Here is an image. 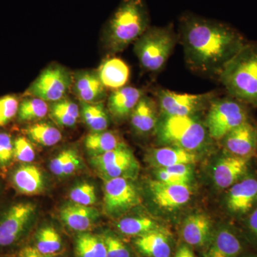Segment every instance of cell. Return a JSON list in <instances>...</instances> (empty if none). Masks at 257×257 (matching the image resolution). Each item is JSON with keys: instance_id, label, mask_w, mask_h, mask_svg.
<instances>
[{"instance_id": "cell-1", "label": "cell", "mask_w": 257, "mask_h": 257, "mask_svg": "<svg viewBox=\"0 0 257 257\" xmlns=\"http://www.w3.org/2000/svg\"><path fill=\"white\" fill-rule=\"evenodd\" d=\"M180 38L189 68L206 75H218L246 41L227 24L197 15L180 20Z\"/></svg>"}, {"instance_id": "cell-2", "label": "cell", "mask_w": 257, "mask_h": 257, "mask_svg": "<svg viewBox=\"0 0 257 257\" xmlns=\"http://www.w3.org/2000/svg\"><path fill=\"white\" fill-rule=\"evenodd\" d=\"M150 28V15L144 0H121L108 21L104 38L111 54L121 52Z\"/></svg>"}, {"instance_id": "cell-3", "label": "cell", "mask_w": 257, "mask_h": 257, "mask_svg": "<svg viewBox=\"0 0 257 257\" xmlns=\"http://www.w3.org/2000/svg\"><path fill=\"white\" fill-rule=\"evenodd\" d=\"M219 77L229 96L257 108V42H246Z\"/></svg>"}, {"instance_id": "cell-4", "label": "cell", "mask_w": 257, "mask_h": 257, "mask_svg": "<svg viewBox=\"0 0 257 257\" xmlns=\"http://www.w3.org/2000/svg\"><path fill=\"white\" fill-rule=\"evenodd\" d=\"M155 131L158 141L165 146L179 147L193 152L204 149L211 139L205 124L196 115L162 114Z\"/></svg>"}, {"instance_id": "cell-5", "label": "cell", "mask_w": 257, "mask_h": 257, "mask_svg": "<svg viewBox=\"0 0 257 257\" xmlns=\"http://www.w3.org/2000/svg\"><path fill=\"white\" fill-rule=\"evenodd\" d=\"M176 38L172 25L147 29L134 47L142 67L152 72L163 69L175 48Z\"/></svg>"}, {"instance_id": "cell-6", "label": "cell", "mask_w": 257, "mask_h": 257, "mask_svg": "<svg viewBox=\"0 0 257 257\" xmlns=\"http://www.w3.org/2000/svg\"><path fill=\"white\" fill-rule=\"evenodd\" d=\"M247 106L231 96L216 98L208 108L204 123L210 138L221 140L230 132L249 120Z\"/></svg>"}, {"instance_id": "cell-7", "label": "cell", "mask_w": 257, "mask_h": 257, "mask_svg": "<svg viewBox=\"0 0 257 257\" xmlns=\"http://www.w3.org/2000/svg\"><path fill=\"white\" fill-rule=\"evenodd\" d=\"M37 214L30 202H20L7 208L0 214V248L11 247L28 232Z\"/></svg>"}, {"instance_id": "cell-8", "label": "cell", "mask_w": 257, "mask_h": 257, "mask_svg": "<svg viewBox=\"0 0 257 257\" xmlns=\"http://www.w3.org/2000/svg\"><path fill=\"white\" fill-rule=\"evenodd\" d=\"M140 203V193L132 179L117 177L104 181V210L109 217H119Z\"/></svg>"}, {"instance_id": "cell-9", "label": "cell", "mask_w": 257, "mask_h": 257, "mask_svg": "<svg viewBox=\"0 0 257 257\" xmlns=\"http://www.w3.org/2000/svg\"><path fill=\"white\" fill-rule=\"evenodd\" d=\"M90 162L104 181L117 177L132 179L139 170L138 161L125 144L102 155L91 157Z\"/></svg>"}, {"instance_id": "cell-10", "label": "cell", "mask_w": 257, "mask_h": 257, "mask_svg": "<svg viewBox=\"0 0 257 257\" xmlns=\"http://www.w3.org/2000/svg\"><path fill=\"white\" fill-rule=\"evenodd\" d=\"M162 114L169 116H190L209 108L216 98L215 93L185 94L168 89H161L157 94Z\"/></svg>"}, {"instance_id": "cell-11", "label": "cell", "mask_w": 257, "mask_h": 257, "mask_svg": "<svg viewBox=\"0 0 257 257\" xmlns=\"http://www.w3.org/2000/svg\"><path fill=\"white\" fill-rule=\"evenodd\" d=\"M73 77L59 65H52L39 75L27 91L29 96L55 102L65 98L72 88Z\"/></svg>"}, {"instance_id": "cell-12", "label": "cell", "mask_w": 257, "mask_h": 257, "mask_svg": "<svg viewBox=\"0 0 257 257\" xmlns=\"http://www.w3.org/2000/svg\"><path fill=\"white\" fill-rule=\"evenodd\" d=\"M257 203V179L244 177L229 187L226 199L228 210L235 215H244Z\"/></svg>"}, {"instance_id": "cell-13", "label": "cell", "mask_w": 257, "mask_h": 257, "mask_svg": "<svg viewBox=\"0 0 257 257\" xmlns=\"http://www.w3.org/2000/svg\"><path fill=\"white\" fill-rule=\"evenodd\" d=\"M150 189L155 202L167 210L182 207L192 196L189 184H167L155 179L150 182Z\"/></svg>"}, {"instance_id": "cell-14", "label": "cell", "mask_w": 257, "mask_h": 257, "mask_svg": "<svg viewBox=\"0 0 257 257\" xmlns=\"http://www.w3.org/2000/svg\"><path fill=\"white\" fill-rule=\"evenodd\" d=\"M221 140L230 155L249 159L256 152V126L248 120Z\"/></svg>"}, {"instance_id": "cell-15", "label": "cell", "mask_w": 257, "mask_h": 257, "mask_svg": "<svg viewBox=\"0 0 257 257\" xmlns=\"http://www.w3.org/2000/svg\"><path fill=\"white\" fill-rule=\"evenodd\" d=\"M248 158L226 155L219 159L213 170L214 183L220 189H227L237 182L247 171Z\"/></svg>"}, {"instance_id": "cell-16", "label": "cell", "mask_w": 257, "mask_h": 257, "mask_svg": "<svg viewBox=\"0 0 257 257\" xmlns=\"http://www.w3.org/2000/svg\"><path fill=\"white\" fill-rule=\"evenodd\" d=\"M71 89L81 102L99 103L106 96V87L97 72L84 71L76 74Z\"/></svg>"}, {"instance_id": "cell-17", "label": "cell", "mask_w": 257, "mask_h": 257, "mask_svg": "<svg viewBox=\"0 0 257 257\" xmlns=\"http://www.w3.org/2000/svg\"><path fill=\"white\" fill-rule=\"evenodd\" d=\"M60 219L69 229L79 232H87L99 218V211L92 206L69 204L60 211Z\"/></svg>"}, {"instance_id": "cell-18", "label": "cell", "mask_w": 257, "mask_h": 257, "mask_svg": "<svg viewBox=\"0 0 257 257\" xmlns=\"http://www.w3.org/2000/svg\"><path fill=\"white\" fill-rule=\"evenodd\" d=\"M144 94L138 88L124 86L114 90L108 99V109L116 120H123L130 116L135 106Z\"/></svg>"}, {"instance_id": "cell-19", "label": "cell", "mask_w": 257, "mask_h": 257, "mask_svg": "<svg viewBox=\"0 0 257 257\" xmlns=\"http://www.w3.org/2000/svg\"><path fill=\"white\" fill-rule=\"evenodd\" d=\"M195 152L173 146L152 149L147 155V160L157 168H166L179 165H192L197 162Z\"/></svg>"}, {"instance_id": "cell-20", "label": "cell", "mask_w": 257, "mask_h": 257, "mask_svg": "<svg viewBox=\"0 0 257 257\" xmlns=\"http://www.w3.org/2000/svg\"><path fill=\"white\" fill-rule=\"evenodd\" d=\"M131 124L138 135H147L156 130L159 118L156 101L144 95L130 115Z\"/></svg>"}, {"instance_id": "cell-21", "label": "cell", "mask_w": 257, "mask_h": 257, "mask_svg": "<svg viewBox=\"0 0 257 257\" xmlns=\"http://www.w3.org/2000/svg\"><path fill=\"white\" fill-rule=\"evenodd\" d=\"M12 182L19 192L26 195L39 194L44 189L41 171L30 164H23L17 167L12 175Z\"/></svg>"}, {"instance_id": "cell-22", "label": "cell", "mask_w": 257, "mask_h": 257, "mask_svg": "<svg viewBox=\"0 0 257 257\" xmlns=\"http://www.w3.org/2000/svg\"><path fill=\"white\" fill-rule=\"evenodd\" d=\"M242 250L241 241L228 228H221L213 235L204 257H238Z\"/></svg>"}, {"instance_id": "cell-23", "label": "cell", "mask_w": 257, "mask_h": 257, "mask_svg": "<svg viewBox=\"0 0 257 257\" xmlns=\"http://www.w3.org/2000/svg\"><path fill=\"white\" fill-rule=\"evenodd\" d=\"M211 221L207 215L195 214L187 216L182 227V236L187 244L202 246L210 239Z\"/></svg>"}, {"instance_id": "cell-24", "label": "cell", "mask_w": 257, "mask_h": 257, "mask_svg": "<svg viewBox=\"0 0 257 257\" xmlns=\"http://www.w3.org/2000/svg\"><path fill=\"white\" fill-rule=\"evenodd\" d=\"M97 74L106 89L116 90L124 87L127 83L130 70L124 61L116 57H111L101 64Z\"/></svg>"}, {"instance_id": "cell-25", "label": "cell", "mask_w": 257, "mask_h": 257, "mask_svg": "<svg viewBox=\"0 0 257 257\" xmlns=\"http://www.w3.org/2000/svg\"><path fill=\"white\" fill-rule=\"evenodd\" d=\"M135 245L139 251L148 257H170V239L162 229L152 230L138 236Z\"/></svg>"}, {"instance_id": "cell-26", "label": "cell", "mask_w": 257, "mask_h": 257, "mask_svg": "<svg viewBox=\"0 0 257 257\" xmlns=\"http://www.w3.org/2000/svg\"><path fill=\"white\" fill-rule=\"evenodd\" d=\"M124 144L116 133L107 130L91 132L84 140V147L92 157L102 155Z\"/></svg>"}, {"instance_id": "cell-27", "label": "cell", "mask_w": 257, "mask_h": 257, "mask_svg": "<svg viewBox=\"0 0 257 257\" xmlns=\"http://www.w3.org/2000/svg\"><path fill=\"white\" fill-rule=\"evenodd\" d=\"M49 111L52 119L57 124L64 127L74 126L79 119L78 104L67 98L52 102Z\"/></svg>"}, {"instance_id": "cell-28", "label": "cell", "mask_w": 257, "mask_h": 257, "mask_svg": "<svg viewBox=\"0 0 257 257\" xmlns=\"http://www.w3.org/2000/svg\"><path fill=\"white\" fill-rule=\"evenodd\" d=\"M81 114L92 132L105 131L109 126V115L101 102H81Z\"/></svg>"}, {"instance_id": "cell-29", "label": "cell", "mask_w": 257, "mask_h": 257, "mask_svg": "<svg viewBox=\"0 0 257 257\" xmlns=\"http://www.w3.org/2000/svg\"><path fill=\"white\" fill-rule=\"evenodd\" d=\"M29 139L37 145L52 147L60 143L62 135L58 128L49 122H37L25 130Z\"/></svg>"}, {"instance_id": "cell-30", "label": "cell", "mask_w": 257, "mask_h": 257, "mask_svg": "<svg viewBox=\"0 0 257 257\" xmlns=\"http://www.w3.org/2000/svg\"><path fill=\"white\" fill-rule=\"evenodd\" d=\"M77 257H106L104 238L89 232H82L76 240Z\"/></svg>"}, {"instance_id": "cell-31", "label": "cell", "mask_w": 257, "mask_h": 257, "mask_svg": "<svg viewBox=\"0 0 257 257\" xmlns=\"http://www.w3.org/2000/svg\"><path fill=\"white\" fill-rule=\"evenodd\" d=\"M116 228L121 234L126 236H140L158 229L159 226L156 221L150 218L132 216L118 221Z\"/></svg>"}, {"instance_id": "cell-32", "label": "cell", "mask_w": 257, "mask_h": 257, "mask_svg": "<svg viewBox=\"0 0 257 257\" xmlns=\"http://www.w3.org/2000/svg\"><path fill=\"white\" fill-rule=\"evenodd\" d=\"M62 247V239L58 231L52 226H44L36 235L35 248L45 256L55 254Z\"/></svg>"}, {"instance_id": "cell-33", "label": "cell", "mask_w": 257, "mask_h": 257, "mask_svg": "<svg viewBox=\"0 0 257 257\" xmlns=\"http://www.w3.org/2000/svg\"><path fill=\"white\" fill-rule=\"evenodd\" d=\"M49 112L47 101L30 96L19 105L18 116L20 121H32L43 119Z\"/></svg>"}, {"instance_id": "cell-34", "label": "cell", "mask_w": 257, "mask_h": 257, "mask_svg": "<svg viewBox=\"0 0 257 257\" xmlns=\"http://www.w3.org/2000/svg\"><path fill=\"white\" fill-rule=\"evenodd\" d=\"M69 198L74 204L83 206L94 205L97 200L95 187L88 182L77 184L69 193Z\"/></svg>"}, {"instance_id": "cell-35", "label": "cell", "mask_w": 257, "mask_h": 257, "mask_svg": "<svg viewBox=\"0 0 257 257\" xmlns=\"http://www.w3.org/2000/svg\"><path fill=\"white\" fill-rule=\"evenodd\" d=\"M14 158L23 164H30L35 160V150L28 139L19 137L15 140Z\"/></svg>"}, {"instance_id": "cell-36", "label": "cell", "mask_w": 257, "mask_h": 257, "mask_svg": "<svg viewBox=\"0 0 257 257\" xmlns=\"http://www.w3.org/2000/svg\"><path fill=\"white\" fill-rule=\"evenodd\" d=\"M19 101L14 96L0 98V126H5L18 114Z\"/></svg>"}, {"instance_id": "cell-37", "label": "cell", "mask_w": 257, "mask_h": 257, "mask_svg": "<svg viewBox=\"0 0 257 257\" xmlns=\"http://www.w3.org/2000/svg\"><path fill=\"white\" fill-rule=\"evenodd\" d=\"M106 248V257H130V250L117 236L106 234L103 236Z\"/></svg>"}, {"instance_id": "cell-38", "label": "cell", "mask_w": 257, "mask_h": 257, "mask_svg": "<svg viewBox=\"0 0 257 257\" xmlns=\"http://www.w3.org/2000/svg\"><path fill=\"white\" fill-rule=\"evenodd\" d=\"M14 157V142L9 134L0 133V167H6Z\"/></svg>"}, {"instance_id": "cell-39", "label": "cell", "mask_w": 257, "mask_h": 257, "mask_svg": "<svg viewBox=\"0 0 257 257\" xmlns=\"http://www.w3.org/2000/svg\"><path fill=\"white\" fill-rule=\"evenodd\" d=\"M73 150H65L61 152L55 158L51 160L50 169L54 175L62 177V172L67 160H69Z\"/></svg>"}, {"instance_id": "cell-40", "label": "cell", "mask_w": 257, "mask_h": 257, "mask_svg": "<svg viewBox=\"0 0 257 257\" xmlns=\"http://www.w3.org/2000/svg\"><path fill=\"white\" fill-rule=\"evenodd\" d=\"M157 180L167 184H189L192 179L170 173L164 168H157Z\"/></svg>"}, {"instance_id": "cell-41", "label": "cell", "mask_w": 257, "mask_h": 257, "mask_svg": "<svg viewBox=\"0 0 257 257\" xmlns=\"http://www.w3.org/2000/svg\"><path fill=\"white\" fill-rule=\"evenodd\" d=\"M80 163L81 160L78 154L77 153L75 150H73L69 160H67V163L64 166L63 172H62V177L73 174L74 172L78 170Z\"/></svg>"}, {"instance_id": "cell-42", "label": "cell", "mask_w": 257, "mask_h": 257, "mask_svg": "<svg viewBox=\"0 0 257 257\" xmlns=\"http://www.w3.org/2000/svg\"><path fill=\"white\" fill-rule=\"evenodd\" d=\"M18 257H49L40 253L36 248L33 246H25L20 250Z\"/></svg>"}, {"instance_id": "cell-43", "label": "cell", "mask_w": 257, "mask_h": 257, "mask_svg": "<svg viewBox=\"0 0 257 257\" xmlns=\"http://www.w3.org/2000/svg\"><path fill=\"white\" fill-rule=\"evenodd\" d=\"M248 227L257 239V207L253 209L248 219Z\"/></svg>"}, {"instance_id": "cell-44", "label": "cell", "mask_w": 257, "mask_h": 257, "mask_svg": "<svg viewBox=\"0 0 257 257\" xmlns=\"http://www.w3.org/2000/svg\"><path fill=\"white\" fill-rule=\"evenodd\" d=\"M175 257H196L192 250L187 245H181L176 251Z\"/></svg>"}, {"instance_id": "cell-45", "label": "cell", "mask_w": 257, "mask_h": 257, "mask_svg": "<svg viewBox=\"0 0 257 257\" xmlns=\"http://www.w3.org/2000/svg\"><path fill=\"white\" fill-rule=\"evenodd\" d=\"M256 152H257V125L256 126Z\"/></svg>"}]
</instances>
